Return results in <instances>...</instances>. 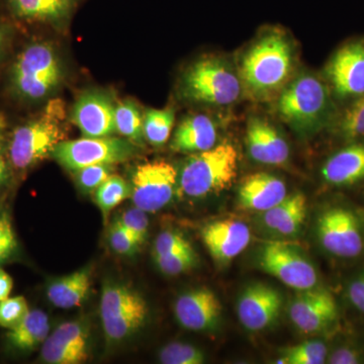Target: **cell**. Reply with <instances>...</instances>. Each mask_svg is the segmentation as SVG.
<instances>
[{"mask_svg":"<svg viewBox=\"0 0 364 364\" xmlns=\"http://www.w3.org/2000/svg\"><path fill=\"white\" fill-rule=\"evenodd\" d=\"M117 221L121 223L124 229L131 235L132 238L139 245H142L146 238H147L148 228H149L147 213L135 207L127 210Z\"/></svg>","mask_w":364,"mask_h":364,"instance_id":"8d00e7d4","label":"cell"},{"mask_svg":"<svg viewBox=\"0 0 364 364\" xmlns=\"http://www.w3.org/2000/svg\"><path fill=\"white\" fill-rule=\"evenodd\" d=\"M279 119L299 136L329 129L339 107L327 81L311 72L296 74L275 97Z\"/></svg>","mask_w":364,"mask_h":364,"instance_id":"7a4b0ae2","label":"cell"},{"mask_svg":"<svg viewBox=\"0 0 364 364\" xmlns=\"http://www.w3.org/2000/svg\"><path fill=\"white\" fill-rule=\"evenodd\" d=\"M363 354L355 348L351 347H341L336 349L329 358L327 363L332 364H358L361 363Z\"/></svg>","mask_w":364,"mask_h":364,"instance_id":"60d3db41","label":"cell"},{"mask_svg":"<svg viewBox=\"0 0 364 364\" xmlns=\"http://www.w3.org/2000/svg\"><path fill=\"white\" fill-rule=\"evenodd\" d=\"M326 183L350 186L364 181V138L346 143L329 157L321 169Z\"/></svg>","mask_w":364,"mask_h":364,"instance_id":"44dd1931","label":"cell"},{"mask_svg":"<svg viewBox=\"0 0 364 364\" xmlns=\"http://www.w3.org/2000/svg\"><path fill=\"white\" fill-rule=\"evenodd\" d=\"M74 176L79 188L85 193H92L97 191L100 186L114 172V165L95 164L75 170Z\"/></svg>","mask_w":364,"mask_h":364,"instance_id":"836d02e7","label":"cell"},{"mask_svg":"<svg viewBox=\"0 0 364 364\" xmlns=\"http://www.w3.org/2000/svg\"><path fill=\"white\" fill-rule=\"evenodd\" d=\"M65 105L55 100L37 114L14 129L9 136L6 156L18 171H26L52 156L55 148L66 134Z\"/></svg>","mask_w":364,"mask_h":364,"instance_id":"277c9868","label":"cell"},{"mask_svg":"<svg viewBox=\"0 0 364 364\" xmlns=\"http://www.w3.org/2000/svg\"><path fill=\"white\" fill-rule=\"evenodd\" d=\"M177 321L191 331L214 329L222 315L217 294L207 287H198L182 294L174 305Z\"/></svg>","mask_w":364,"mask_h":364,"instance_id":"2e32d148","label":"cell"},{"mask_svg":"<svg viewBox=\"0 0 364 364\" xmlns=\"http://www.w3.org/2000/svg\"><path fill=\"white\" fill-rule=\"evenodd\" d=\"M287 196V186L279 177L257 172L242 181L238 189V203L243 210L267 212Z\"/></svg>","mask_w":364,"mask_h":364,"instance_id":"ffe728a7","label":"cell"},{"mask_svg":"<svg viewBox=\"0 0 364 364\" xmlns=\"http://www.w3.org/2000/svg\"><path fill=\"white\" fill-rule=\"evenodd\" d=\"M329 129L345 143L363 139L364 95L339 107L338 114Z\"/></svg>","mask_w":364,"mask_h":364,"instance_id":"484cf974","label":"cell"},{"mask_svg":"<svg viewBox=\"0 0 364 364\" xmlns=\"http://www.w3.org/2000/svg\"><path fill=\"white\" fill-rule=\"evenodd\" d=\"M296 53L289 36L269 28L253 41L238 65L244 92L257 102L272 100L296 75Z\"/></svg>","mask_w":364,"mask_h":364,"instance_id":"6da1fadb","label":"cell"},{"mask_svg":"<svg viewBox=\"0 0 364 364\" xmlns=\"http://www.w3.org/2000/svg\"><path fill=\"white\" fill-rule=\"evenodd\" d=\"M14 280L11 275L0 268V301L9 298L11 291H13Z\"/></svg>","mask_w":364,"mask_h":364,"instance_id":"ee69618b","label":"cell"},{"mask_svg":"<svg viewBox=\"0 0 364 364\" xmlns=\"http://www.w3.org/2000/svg\"><path fill=\"white\" fill-rule=\"evenodd\" d=\"M16 246L18 244L11 220L9 215H2L0 217V264L13 255Z\"/></svg>","mask_w":364,"mask_h":364,"instance_id":"ab89813d","label":"cell"},{"mask_svg":"<svg viewBox=\"0 0 364 364\" xmlns=\"http://www.w3.org/2000/svg\"><path fill=\"white\" fill-rule=\"evenodd\" d=\"M109 241L112 248L121 255H133L140 247L117 220L109 229Z\"/></svg>","mask_w":364,"mask_h":364,"instance_id":"74e56055","label":"cell"},{"mask_svg":"<svg viewBox=\"0 0 364 364\" xmlns=\"http://www.w3.org/2000/svg\"><path fill=\"white\" fill-rule=\"evenodd\" d=\"M9 159H7L6 149H4V140L0 141V188L6 183L9 176Z\"/></svg>","mask_w":364,"mask_h":364,"instance_id":"f6af8a7d","label":"cell"},{"mask_svg":"<svg viewBox=\"0 0 364 364\" xmlns=\"http://www.w3.org/2000/svg\"><path fill=\"white\" fill-rule=\"evenodd\" d=\"M328 349L324 342L309 340L296 346L284 349L277 361L282 364H323L327 361Z\"/></svg>","mask_w":364,"mask_h":364,"instance_id":"f546056e","label":"cell"},{"mask_svg":"<svg viewBox=\"0 0 364 364\" xmlns=\"http://www.w3.org/2000/svg\"><path fill=\"white\" fill-rule=\"evenodd\" d=\"M317 234L327 252L341 258H353L363 250L360 222L352 210L333 208L318 218Z\"/></svg>","mask_w":364,"mask_h":364,"instance_id":"8fae6325","label":"cell"},{"mask_svg":"<svg viewBox=\"0 0 364 364\" xmlns=\"http://www.w3.org/2000/svg\"><path fill=\"white\" fill-rule=\"evenodd\" d=\"M306 198L304 193L287 196L282 202L263 214V224L282 236L298 234L305 223Z\"/></svg>","mask_w":364,"mask_h":364,"instance_id":"603a6c76","label":"cell"},{"mask_svg":"<svg viewBox=\"0 0 364 364\" xmlns=\"http://www.w3.org/2000/svg\"><path fill=\"white\" fill-rule=\"evenodd\" d=\"M203 243L219 264L226 265L240 255L250 243L247 225L238 220H221L208 224L202 230Z\"/></svg>","mask_w":364,"mask_h":364,"instance_id":"ac0fdd59","label":"cell"},{"mask_svg":"<svg viewBox=\"0 0 364 364\" xmlns=\"http://www.w3.org/2000/svg\"><path fill=\"white\" fill-rule=\"evenodd\" d=\"M81 0H4L13 20L26 25L64 28Z\"/></svg>","mask_w":364,"mask_h":364,"instance_id":"e0dca14e","label":"cell"},{"mask_svg":"<svg viewBox=\"0 0 364 364\" xmlns=\"http://www.w3.org/2000/svg\"><path fill=\"white\" fill-rule=\"evenodd\" d=\"M282 304V294L277 289L257 282L242 291L237 303V315L249 331H261L277 322Z\"/></svg>","mask_w":364,"mask_h":364,"instance_id":"9a60e30c","label":"cell"},{"mask_svg":"<svg viewBox=\"0 0 364 364\" xmlns=\"http://www.w3.org/2000/svg\"><path fill=\"white\" fill-rule=\"evenodd\" d=\"M148 306L135 289L121 284H107L100 299V318L105 337L119 342L132 336L145 323Z\"/></svg>","mask_w":364,"mask_h":364,"instance_id":"52a82bcc","label":"cell"},{"mask_svg":"<svg viewBox=\"0 0 364 364\" xmlns=\"http://www.w3.org/2000/svg\"><path fill=\"white\" fill-rule=\"evenodd\" d=\"M218 127L205 114H191L179 124L171 140V149L179 153L203 152L217 145Z\"/></svg>","mask_w":364,"mask_h":364,"instance_id":"7402d4cb","label":"cell"},{"mask_svg":"<svg viewBox=\"0 0 364 364\" xmlns=\"http://www.w3.org/2000/svg\"><path fill=\"white\" fill-rule=\"evenodd\" d=\"M177 177L173 165L162 160L136 166L131 183V198L135 207L146 213L166 207L176 195Z\"/></svg>","mask_w":364,"mask_h":364,"instance_id":"30bf717a","label":"cell"},{"mask_svg":"<svg viewBox=\"0 0 364 364\" xmlns=\"http://www.w3.org/2000/svg\"><path fill=\"white\" fill-rule=\"evenodd\" d=\"M132 186L123 177L112 174L95 191V203L102 212L104 221L107 222L109 214L114 208L131 198Z\"/></svg>","mask_w":364,"mask_h":364,"instance_id":"f1b7e54d","label":"cell"},{"mask_svg":"<svg viewBox=\"0 0 364 364\" xmlns=\"http://www.w3.org/2000/svg\"><path fill=\"white\" fill-rule=\"evenodd\" d=\"M258 263L263 272L282 284L305 291L317 286L318 274L312 263L296 249L284 243H267L261 249Z\"/></svg>","mask_w":364,"mask_h":364,"instance_id":"7c38bea8","label":"cell"},{"mask_svg":"<svg viewBox=\"0 0 364 364\" xmlns=\"http://www.w3.org/2000/svg\"><path fill=\"white\" fill-rule=\"evenodd\" d=\"M246 145L254 161L267 165H284L289 158V146L282 133L268 119L249 117Z\"/></svg>","mask_w":364,"mask_h":364,"instance_id":"d6986e66","label":"cell"},{"mask_svg":"<svg viewBox=\"0 0 364 364\" xmlns=\"http://www.w3.org/2000/svg\"><path fill=\"white\" fill-rule=\"evenodd\" d=\"M9 331L7 339L14 348L21 351L33 350L49 336V317L43 311H30L20 324Z\"/></svg>","mask_w":364,"mask_h":364,"instance_id":"d4e9b609","label":"cell"},{"mask_svg":"<svg viewBox=\"0 0 364 364\" xmlns=\"http://www.w3.org/2000/svg\"><path fill=\"white\" fill-rule=\"evenodd\" d=\"M289 316L294 325L306 334L324 331L338 317V308L327 289L299 291L289 306Z\"/></svg>","mask_w":364,"mask_h":364,"instance_id":"5bb4252c","label":"cell"},{"mask_svg":"<svg viewBox=\"0 0 364 364\" xmlns=\"http://www.w3.org/2000/svg\"><path fill=\"white\" fill-rule=\"evenodd\" d=\"M154 247V256H157L186 250V249L193 248V246L181 234L166 231L157 237Z\"/></svg>","mask_w":364,"mask_h":364,"instance_id":"f35d334b","label":"cell"},{"mask_svg":"<svg viewBox=\"0 0 364 364\" xmlns=\"http://www.w3.org/2000/svg\"><path fill=\"white\" fill-rule=\"evenodd\" d=\"M178 90L186 102L214 107L236 104L244 93L238 69L215 55L189 64L182 72Z\"/></svg>","mask_w":364,"mask_h":364,"instance_id":"5b68a950","label":"cell"},{"mask_svg":"<svg viewBox=\"0 0 364 364\" xmlns=\"http://www.w3.org/2000/svg\"><path fill=\"white\" fill-rule=\"evenodd\" d=\"M90 286V270L86 268L53 280L48 287L47 296L57 308H75L82 305Z\"/></svg>","mask_w":364,"mask_h":364,"instance_id":"cb8c5ba5","label":"cell"},{"mask_svg":"<svg viewBox=\"0 0 364 364\" xmlns=\"http://www.w3.org/2000/svg\"><path fill=\"white\" fill-rule=\"evenodd\" d=\"M239 154L233 144H217L195 153L182 165L177 191L186 198H205L229 188L238 173Z\"/></svg>","mask_w":364,"mask_h":364,"instance_id":"8992f818","label":"cell"},{"mask_svg":"<svg viewBox=\"0 0 364 364\" xmlns=\"http://www.w3.org/2000/svg\"><path fill=\"white\" fill-rule=\"evenodd\" d=\"M159 359L164 364H202L205 354L193 345L173 342L163 347Z\"/></svg>","mask_w":364,"mask_h":364,"instance_id":"1f68e13d","label":"cell"},{"mask_svg":"<svg viewBox=\"0 0 364 364\" xmlns=\"http://www.w3.org/2000/svg\"><path fill=\"white\" fill-rule=\"evenodd\" d=\"M52 336L81 353H87V332L78 322L63 323L52 333Z\"/></svg>","mask_w":364,"mask_h":364,"instance_id":"e575fe53","label":"cell"},{"mask_svg":"<svg viewBox=\"0 0 364 364\" xmlns=\"http://www.w3.org/2000/svg\"><path fill=\"white\" fill-rule=\"evenodd\" d=\"M42 358L50 364H79L85 363L88 354L81 353L49 335L42 346Z\"/></svg>","mask_w":364,"mask_h":364,"instance_id":"4dcf8cb0","label":"cell"},{"mask_svg":"<svg viewBox=\"0 0 364 364\" xmlns=\"http://www.w3.org/2000/svg\"><path fill=\"white\" fill-rule=\"evenodd\" d=\"M138 153V145L128 139L114 136L85 138L62 141L52 156L64 168L75 171L95 164H117L127 161Z\"/></svg>","mask_w":364,"mask_h":364,"instance_id":"ba28073f","label":"cell"},{"mask_svg":"<svg viewBox=\"0 0 364 364\" xmlns=\"http://www.w3.org/2000/svg\"><path fill=\"white\" fill-rule=\"evenodd\" d=\"M154 257L157 267L167 275H178L188 272L198 262V257L193 248L164 254V255H157Z\"/></svg>","mask_w":364,"mask_h":364,"instance_id":"d6a6232c","label":"cell"},{"mask_svg":"<svg viewBox=\"0 0 364 364\" xmlns=\"http://www.w3.org/2000/svg\"><path fill=\"white\" fill-rule=\"evenodd\" d=\"M30 311L28 301L23 296L4 299L0 301V327L13 329Z\"/></svg>","mask_w":364,"mask_h":364,"instance_id":"d590c367","label":"cell"},{"mask_svg":"<svg viewBox=\"0 0 364 364\" xmlns=\"http://www.w3.org/2000/svg\"><path fill=\"white\" fill-rule=\"evenodd\" d=\"M64 76L63 61L54 45L32 41L21 48L11 63L9 93L21 104H38L54 95Z\"/></svg>","mask_w":364,"mask_h":364,"instance_id":"3957f363","label":"cell"},{"mask_svg":"<svg viewBox=\"0 0 364 364\" xmlns=\"http://www.w3.org/2000/svg\"><path fill=\"white\" fill-rule=\"evenodd\" d=\"M347 296L352 306L364 314V272L352 280L347 289Z\"/></svg>","mask_w":364,"mask_h":364,"instance_id":"b9f144b4","label":"cell"},{"mask_svg":"<svg viewBox=\"0 0 364 364\" xmlns=\"http://www.w3.org/2000/svg\"><path fill=\"white\" fill-rule=\"evenodd\" d=\"M176 122L173 107L148 109L144 114V136L152 146H163L168 142Z\"/></svg>","mask_w":364,"mask_h":364,"instance_id":"83f0119b","label":"cell"},{"mask_svg":"<svg viewBox=\"0 0 364 364\" xmlns=\"http://www.w3.org/2000/svg\"><path fill=\"white\" fill-rule=\"evenodd\" d=\"M7 121L4 114H0V141L4 140V134L6 130Z\"/></svg>","mask_w":364,"mask_h":364,"instance_id":"bcb514c9","label":"cell"},{"mask_svg":"<svg viewBox=\"0 0 364 364\" xmlns=\"http://www.w3.org/2000/svg\"><path fill=\"white\" fill-rule=\"evenodd\" d=\"M323 77L338 105L364 95V36L347 41L333 53Z\"/></svg>","mask_w":364,"mask_h":364,"instance_id":"9c48e42d","label":"cell"},{"mask_svg":"<svg viewBox=\"0 0 364 364\" xmlns=\"http://www.w3.org/2000/svg\"><path fill=\"white\" fill-rule=\"evenodd\" d=\"M116 105L114 97L107 91L86 90L72 107V123L85 136H112L117 133L114 124Z\"/></svg>","mask_w":364,"mask_h":364,"instance_id":"4fadbf2b","label":"cell"},{"mask_svg":"<svg viewBox=\"0 0 364 364\" xmlns=\"http://www.w3.org/2000/svg\"><path fill=\"white\" fill-rule=\"evenodd\" d=\"M114 124L117 134L136 145H141L144 136V114L136 102L132 100L117 102Z\"/></svg>","mask_w":364,"mask_h":364,"instance_id":"4316f807","label":"cell"},{"mask_svg":"<svg viewBox=\"0 0 364 364\" xmlns=\"http://www.w3.org/2000/svg\"><path fill=\"white\" fill-rule=\"evenodd\" d=\"M14 31L11 26L4 21H0V63L6 56L11 39H13Z\"/></svg>","mask_w":364,"mask_h":364,"instance_id":"7bdbcfd3","label":"cell"}]
</instances>
